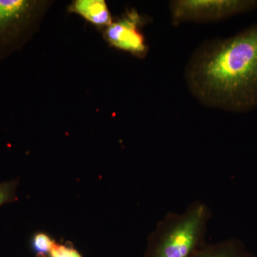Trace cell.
Wrapping results in <instances>:
<instances>
[{"instance_id":"11","label":"cell","mask_w":257,"mask_h":257,"mask_svg":"<svg viewBox=\"0 0 257 257\" xmlns=\"http://www.w3.org/2000/svg\"><path fill=\"white\" fill-rule=\"evenodd\" d=\"M35 257H47V256L45 254H41V253H36Z\"/></svg>"},{"instance_id":"8","label":"cell","mask_w":257,"mask_h":257,"mask_svg":"<svg viewBox=\"0 0 257 257\" xmlns=\"http://www.w3.org/2000/svg\"><path fill=\"white\" fill-rule=\"evenodd\" d=\"M19 184L20 181L18 179L0 182V208L18 200Z\"/></svg>"},{"instance_id":"1","label":"cell","mask_w":257,"mask_h":257,"mask_svg":"<svg viewBox=\"0 0 257 257\" xmlns=\"http://www.w3.org/2000/svg\"><path fill=\"white\" fill-rule=\"evenodd\" d=\"M184 79L189 92L206 106L242 113L257 108V23L229 38L199 45Z\"/></svg>"},{"instance_id":"7","label":"cell","mask_w":257,"mask_h":257,"mask_svg":"<svg viewBox=\"0 0 257 257\" xmlns=\"http://www.w3.org/2000/svg\"><path fill=\"white\" fill-rule=\"evenodd\" d=\"M191 257H254L246 251L242 245L235 240L220 242H204Z\"/></svg>"},{"instance_id":"5","label":"cell","mask_w":257,"mask_h":257,"mask_svg":"<svg viewBox=\"0 0 257 257\" xmlns=\"http://www.w3.org/2000/svg\"><path fill=\"white\" fill-rule=\"evenodd\" d=\"M145 22L138 12L131 10L106 28V40L115 48L144 57L148 52L145 37L140 30Z\"/></svg>"},{"instance_id":"4","label":"cell","mask_w":257,"mask_h":257,"mask_svg":"<svg viewBox=\"0 0 257 257\" xmlns=\"http://www.w3.org/2000/svg\"><path fill=\"white\" fill-rule=\"evenodd\" d=\"M32 9L28 0H0V59L20 46Z\"/></svg>"},{"instance_id":"2","label":"cell","mask_w":257,"mask_h":257,"mask_svg":"<svg viewBox=\"0 0 257 257\" xmlns=\"http://www.w3.org/2000/svg\"><path fill=\"white\" fill-rule=\"evenodd\" d=\"M211 212L206 204L195 202L184 212H169L148 237L145 257H191L205 242Z\"/></svg>"},{"instance_id":"6","label":"cell","mask_w":257,"mask_h":257,"mask_svg":"<svg viewBox=\"0 0 257 257\" xmlns=\"http://www.w3.org/2000/svg\"><path fill=\"white\" fill-rule=\"evenodd\" d=\"M73 10L97 26L108 27L112 23L110 13L104 0H78L74 3Z\"/></svg>"},{"instance_id":"9","label":"cell","mask_w":257,"mask_h":257,"mask_svg":"<svg viewBox=\"0 0 257 257\" xmlns=\"http://www.w3.org/2000/svg\"><path fill=\"white\" fill-rule=\"evenodd\" d=\"M47 257H83L82 253L72 243H62L55 241L49 251Z\"/></svg>"},{"instance_id":"3","label":"cell","mask_w":257,"mask_h":257,"mask_svg":"<svg viewBox=\"0 0 257 257\" xmlns=\"http://www.w3.org/2000/svg\"><path fill=\"white\" fill-rule=\"evenodd\" d=\"M257 10V0H175L170 3L172 23H213Z\"/></svg>"},{"instance_id":"10","label":"cell","mask_w":257,"mask_h":257,"mask_svg":"<svg viewBox=\"0 0 257 257\" xmlns=\"http://www.w3.org/2000/svg\"><path fill=\"white\" fill-rule=\"evenodd\" d=\"M55 240L45 232H37L32 238V246L36 253H41L47 256L49 251L53 246Z\"/></svg>"}]
</instances>
